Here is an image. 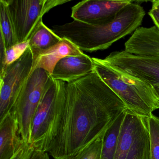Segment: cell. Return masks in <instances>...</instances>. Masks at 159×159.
I'll return each instance as SVG.
<instances>
[{
	"mask_svg": "<svg viewBox=\"0 0 159 159\" xmlns=\"http://www.w3.org/2000/svg\"><path fill=\"white\" fill-rule=\"evenodd\" d=\"M50 78V74L43 69L32 71L10 111L17 120L24 142H29L34 115Z\"/></svg>",
	"mask_w": 159,
	"mask_h": 159,
	"instance_id": "obj_4",
	"label": "cell"
},
{
	"mask_svg": "<svg viewBox=\"0 0 159 159\" xmlns=\"http://www.w3.org/2000/svg\"><path fill=\"white\" fill-rule=\"evenodd\" d=\"M148 15L153 21L155 26L159 30V9L152 8L148 12Z\"/></svg>",
	"mask_w": 159,
	"mask_h": 159,
	"instance_id": "obj_21",
	"label": "cell"
},
{
	"mask_svg": "<svg viewBox=\"0 0 159 159\" xmlns=\"http://www.w3.org/2000/svg\"><path fill=\"white\" fill-rule=\"evenodd\" d=\"M34 150L31 144L25 142L20 150L11 159H30Z\"/></svg>",
	"mask_w": 159,
	"mask_h": 159,
	"instance_id": "obj_20",
	"label": "cell"
},
{
	"mask_svg": "<svg viewBox=\"0 0 159 159\" xmlns=\"http://www.w3.org/2000/svg\"><path fill=\"white\" fill-rule=\"evenodd\" d=\"M84 53L75 44L65 38L51 48L40 52L33 57L31 72L37 68L44 70L50 76L55 66L61 59L68 56H81Z\"/></svg>",
	"mask_w": 159,
	"mask_h": 159,
	"instance_id": "obj_12",
	"label": "cell"
},
{
	"mask_svg": "<svg viewBox=\"0 0 159 159\" xmlns=\"http://www.w3.org/2000/svg\"><path fill=\"white\" fill-rule=\"evenodd\" d=\"M94 71L92 57L83 55L68 56L61 59L54 69L51 77L66 83L72 82Z\"/></svg>",
	"mask_w": 159,
	"mask_h": 159,
	"instance_id": "obj_11",
	"label": "cell"
},
{
	"mask_svg": "<svg viewBox=\"0 0 159 159\" xmlns=\"http://www.w3.org/2000/svg\"><path fill=\"white\" fill-rule=\"evenodd\" d=\"M154 87L156 92H157V93H158V95H159V85H156V86Z\"/></svg>",
	"mask_w": 159,
	"mask_h": 159,
	"instance_id": "obj_24",
	"label": "cell"
},
{
	"mask_svg": "<svg viewBox=\"0 0 159 159\" xmlns=\"http://www.w3.org/2000/svg\"><path fill=\"white\" fill-rule=\"evenodd\" d=\"M150 138L151 159H159V118L153 114L146 118Z\"/></svg>",
	"mask_w": 159,
	"mask_h": 159,
	"instance_id": "obj_18",
	"label": "cell"
},
{
	"mask_svg": "<svg viewBox=\"0 0 159 159\" xmlns=\"http://www.w3.org/2000/svg\"><path fill=\"white\" fill-rule=\"evenodd\" d=\"M158 57V58H159V57Z\"/></svg>",
	"mask_w": 159,
	"mask_h": 159,
	"instance_id": "obj_25",
	"label": "cell"
},
{
	"mask_svg": "<svg viewBox=\"0 0 159 159\" xmlns=\"http://www.w3.org/2000/svg\"><path fill=\"white\" fill-rule=\"evenodd\" d=\"M0 53L17 43L6 0H0Z\"/></svg>",
	"mask_w": 159,
	"mask_h": 159,
	"instance_id": "obj_15",
	"label": "cell"
},
{
	"mask_svg": "<svg viewBox=\"0 0 159 159\" xmlns=\"http://www.w3.org/2000/svg\"><path fill=\"white\" fill-rule=\"evenodd\" d=\"M143 7L133 2L121 10L112 21L103 25H90L74 21L52 30L61 38L74 43L82 51L104 50L141 25L145 16Z\"/></svg>",
	"mask_w": 159,
	"mask_h": 159,
	"instance_id": "obj_2",
	"label": "cell"
},
{
	"mask_svg": "<svg viewBox=\"0 0 159 159\" xmlns=\"http://www.w3.org/2000/svg\"><path fill=\"white\" fill-rule=\"evenodd\" d=\"M152 2V8L155 9H159V0H154Z\"/></svg>",
	"mask_w": 159,
	"mask_h": 159,
	"instance_id": "obj_23",
	"label": "cell"
},
{
	"mask_svg": "<svg viewBox=\"0 0 159 159\" xmlns=\"http://www.w3.org/2000/svg\"><path fill=\"white\" fill-rule=\"evenodd\" d=\"M57 93V81L51 76L33 119L29 143L35 149L45 152L46 142L53 119Z\"/></svg>",
	"mask_w": 159,
	"mask_h": 159,
	"instance_id": "obj_9",
	"label": "cell"
},
{
	"mask_svg": "<svg viewBox=\"0 0 159 159\" xmlns=\"http://www.w3.org/2000/svg\"><path fill=\"white\" fill-rule=\"evenodd\" d=\"M116 71L140 80L155 87L159 84V58L136 55L122 51L111 52L101 59Z\"/></svg>",
	"mask_w": 159,
	"mask_h": 159,
	"instance_id": "obj_8",
	"label": "cell"
},
{
	"mask_svg": "<svg viewBox=\"0 0 159 159\" xmlns=\"http://www.w3.org/2000/svg\"><path fill=\"white\" fill-rule=\"evenodd\" d=\"M15 116L9 112L0 121V159H11L24 144Z\"/></svg>",
	"mask_w": 159,
	"mask_h": 159,
	"instance_id": "obj_13",
	"label": "cell"
},
{
	"mask_svg": "<svg viewBox=\"0 0 159 159\" xmlns=\"http://www.w3.org/2000/svg\"><path fill=\"white\" fill-rule=\"evenodd\" d=\"M94 71L122 100L131 112L147 118L159 109V95L152 85L116 71L102 62L92 57Z\"/></svg>",
	"mask_w": 159,
	"mask_h": 159,
	"instance_id": "obj_3",
	"label": "cell"
},
{
	"mask_svg": "<svg viewBox=\"0 0 159 159\" xmlns=\"http://www.w3.org/2000/svg\"><path fill=\"white\" fill-rule=\"evenodd\" d=\"M33 57L29 47L21 58L0 74V121L11 111L31 74Z\"/></svg>",
	"mask_w": 159,
	"mask_h": 159,
	"instance_id": "obj_7",
	"label": "cell"
},
{
	"mask_svg": "<svg viewBox=\"0 0 159 159\" xmlns=\"http://www.w3.org/2000/svg\"><path fill=\"white\" fill-rule=\"evenodd\" d=\"M102 136L85 147L75 156L69 159H100L103 147Z\"/></svg>",
	"mask_w": 159,
	"mask_h": 159,
	"instance_id": "obj_19",
	"label": "cell"
},
{
	"mask_svg": "<svg viewBox=\"0 0 159 159\" xmlns=\"http://www.w3.org/2000/svg\"><path fill=\"white\" fill-rule=\"evenodd\" d=\"M56 81L57 95L45 152L54 159H69L102 136L127 108L95 71L69 83Z\"/></svg>",
	"mask_w": 159,
	"mask_h": 159,
	"instance_id": "obj_1",
	"label": "cell"
},
{
	"mask_svg": "<svg viewBox=\"0 0 159 159\" xmlns=\"http://www.w3.org/2000/svg\"><path fill=\"white\" fill-rule=\"evenodd\" d=\"M61 40L62 38L46 26L43 21L41 22L28 40L33 57L41 52L54 46Z\"/></svg>",
	"mask_w": 159,
	"mask_h": 159,
	"instance_id": "obj_14",
	"label": "cell"
},
{
	"mask_svg": "<svg viewBox=\"0 0 159 159\" xmlns=\"http://www.w3.org/2000/svg\"><path fill=\"white\" fill-rule=\"evenodd\" d=\"M70 0H6L17 43L28 41L43 17L54 7Z\"/></svg>",
	"mask_w": 159,
	"mask_h": 159,
	"instance_id": "obj_5",
	"label": "cell"
},
{
	"mask_svg": "<svg viewBox=\"0 0 159 159\" xmlns=\"http://www.w3.org/2000/svg\"><path fill=\"white\" fill-rule=\"evenodd\" d=\"M127 110L118 116L105 132L103 136V147L100 159H114L121 127Z\"/></svg>",
	"mask_w": 159,
	"mask_h": 159,
	"instance_id": "obj_16",
	"label": "cell"
},
{
	"mask_svg": "<svg viewBox=\"0 0 159 159\" xmlns=\"http://www.w3.org/2000/svg\"><path fill=\"white\" fill-rule=\"evenodd\" d=\"M114 159H151L146 118L126 110Z\"/></svg>",
	"mask_w": 159,
	"mask_h": 159,
	"instance_id": "obj_6",
	"label": "cell"
},
{
	"mask_svg": "<svg viewBox=\"0 0 159 159\" xmlns=\"http://www.w3.org/2000/svg\"><path fill=\"white\" fill-rule=\"evenodd\" d=\"M30 159H50V158L46 152L35 149Z\"/></svg>",
	"mask_w": 159,
	"mask_h": 159,
	"instance_id": "obj_22",
	"label": "cell"
},
{
	"mask_svg": "<svg viewBox=\"0 0 159 159\" xmlns=\"http://www.w3.org/2000/svg\"><path fill=\"white\" fill-rule=\"evenodd\" d=\"M29 47V41L16 43L0 53V74H2L7 68L21 58Z\"/></svg>",
	"mask_w": 159,
	"mask_h": 159,
	"instance_id": "obj_17",
	"label": "cell"
},
{
	"mask_svg": "<svg viewBox=\"0 0 159 159\" xmlns=\"http://www.w3.org/2000/svg\"><path fill=\"white\" fill-rule=\"evenodd\" d=\"M131 0H84L71 8L74 20L90 25H103L113 20Z\"/></svg>",
	"mask_w": 159,
	"mask_h": 159,
	"instance_id": "obj_10",
	"label": "cell"
}]
</instances>
